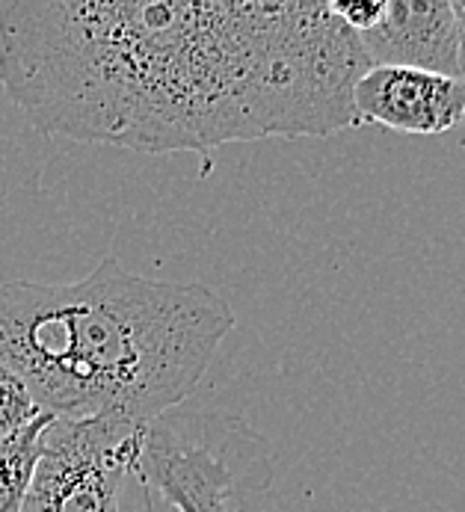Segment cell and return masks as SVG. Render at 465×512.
Segmentation results:
<instances>
[{"label": "cell", "mask_w": 465, "mask_h": 512, "mask_svg": "<svg viewBox=\"0 0 465 512\" xmlns=\"http://www.w3.org/2000/svg\"><path fill=\"white\" fill-rule=\"evenodd\" d=\"M362 39L329 3L0 0V83L48 137L146 154L362 125Z\"/></svg>", "instance_id": "6da1fadb"}, {"label": "cell", "mask_w": 465, "mask_h": 512, "mask_svg": "<svg viewBox=\"0 0 465 512\" xmlns=\"http://www.w3.org/2000/svg\"><path fill=\"white\" fill-rule=\"evenodd\" d=\"M234 323L211 288L137 276L116 255L72 285H0V359L60 421L149 424L184 406Z\"/></svg>", "instance_id": "7a4b0ae2"}, {"label": "cell", "mask_w": 465, "mask_h": 512, "mask_svg": "<svg viewBox=\"0 0 465 512\" xmlns=\"http://www.w3.org/2000/svg\"><path fill=\"white\" fill-rule=\"evenodd\" d=\"M273 444L240 415L178 406L146 424L137 477L175 512H264Z\"/></svg>", "instance_id": "3957f363"}, {"label": "cell", "mask_w": 465, "mask_h": 512, "mask_svg": "<svg viewBox=\"0 0 465 512\" xmlns=\"http://www.w3.org/2000/svg\"><path fill=\"white\" fill-rule=\"evenodd\" d=\"M143 433L146 424L116 418H54L21 512H122L119 486L137 471Z\"/></svg>", "instance_id": "277c9868"}, {"label": "cell", "mask_w": 465, "mask_h": 512, "mask_svg": "<svg viewBox=\"0 0 465 512\" xmlns=\"http://www.w3.org/2000/svg\"><path fill=\"white\" fill-rule=\"evenodd\" d=\"M353 101L362 122L415 137H439L465 119L463 80L418 69H371L356 83Z\"/></svg>", "instance_id": "5b68a950"}, {"label": "cell", "mask_w": 465, "mask_h": 512, "mask_svg": "<svg viewBox=\"0 0 465 512\" xmlns=\"http://www.w3.org/2000/svg\"><path fill=\"white\" fill-rule=\"evenodd\" d=\"M371 69H418L460 77V39L451 0H388L377 27L359 33Z\"/></svg>", "instance_id": "8992f818"}, {"label": "cell", "mask_w": 465, "mask_h": 512, "mask_svg": "<svg viewBox=\"0 0 465 512\" xmlns=\"http://www.w3.org/2000/svg\"><path fill=\"white\" fill-rule=\"evenodd\" d=\"M51 415H39L9 439L0 441V512H21L39 456H42V436L51 427Z\"/></svg>", "instance_id": "52a82bcc"}, {"label": "cell", "mask_w": 465, "mask_h": 512, "mask_svg": "<svg viewBox=\"0 0 465 512\" xmlns=\"http://www.w3.org/2000/svg\"><path fill=\"white\" fill-rule=\"evenodd\" d=\"M39 415L42 412H39L30 388L24 385V379L0 359V441L9 439L12 433H18L30 421H36Z\"/></svg>", "instance_id": "ba28073f"}, {"label": "cell", "mask_w": 465, "mask_h": 512, "mask_svg": "<svg viewBox=\"0 0 465 512\" xmlns=\"http://www.w3.org/2000/svg\"><path fill=\"white\" fill-rule=\"evenodd\" d=\"M329 9H332L350 30L365 33V30H371V27L380 24V18H383V12H386V3H383V0H359V3H338V0H332Z\"/></svg>", "instance_id": "9c48e42d"}, {"label": "cell", "mask_w": 465, "mask_h": 512, "mask_svg": "<svg viewBox=\"0 0 465 512\" xmlns=\"http://www.w3.org/2000/svg\"><path fill=\"white\" fill-rule=\"evenodd\" d=\"M457 18V39H460V80L465 83V0H451Z\"/></svg>", "instance_id": "30bf717a"}]
</instances>
